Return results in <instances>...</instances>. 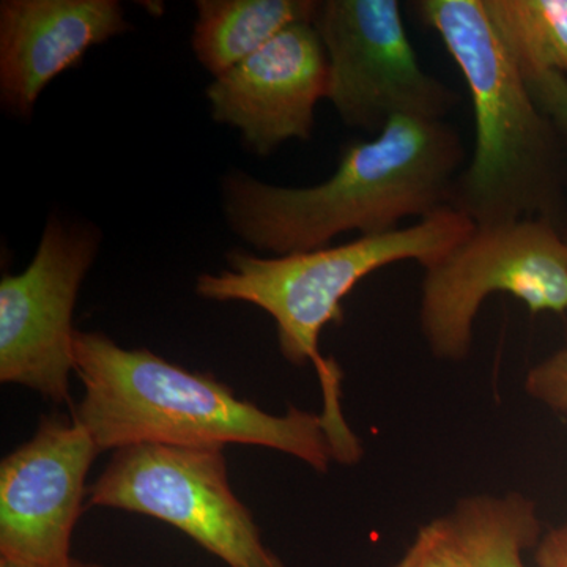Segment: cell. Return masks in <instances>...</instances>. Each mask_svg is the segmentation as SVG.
Listing matches in <instances>:
<instances>
[{"instance_id":"obj_18","label":"cell","mask_w":567,"mask_h":567,"mask_svg":"<svg viewBox=\"0 0 567 567\" xmlns=\"http://www.w3.org/2000/svg\"><path fill=\"white\" fill-rule=\"evenodd\" d=\"M539 567H567V525L548 533L536 551Z\"/></svg>"},{"instance_id":"obj_1","label":"cell","mask_w":567,"mask_h":567,"mask_svg":"<svg viewBox=\"0 0 567 567\" xmlns=\"http://www.w3.org/2000/svg\"><path fill=\"white\" fill-rule=\"evenodd\" d=\"M465 156L461 134L445 121L395 117L374 140L347 147L319 185L284 188L240 171L226 175L223 212L259 251H315L341 234H385L451 207Z\"/></svg>"},{"instance_id":"obj_2","label":"cell","mask_w":567,"mask_h":567,"mask_svg":"<svg viewBox=\"0 0 567 567\" xmlns=\"http://www.w3.org/2000/svg\"><path fill=\"white\" fill-rule=\"evenodd\" d=\"M74 374L84 394L74 420L102 451L132 445H248L279 451L327 473L333 445L320 413L271 415L212 374L147 349H125L100 331H78Z\"/></svg>"},{"instance_id":"obj_16","label":"cell","mask_w":567,"mask_h":567,"mask_svg":"<svg viewBox=\"0 0 567 567\" xmlns=\"http://www.w3.org/2000/svg\"><path fill=\"white\" fill-rule=\"evenodd\" d=\"M525 390L551 409L567 412V349L532 369L525 380Z\"/></svg>"},{"instance_id":"obj_5","label":"cell","mask_w":567,"mask_h":567,"mask_svg":"<svg viewBox=\"0 0 567 567\" xmlns=\"http://www.w3.org/2000/svg\"><path fill=\"white\" fill-rule=\"evenodd\" d=\"M87 506L166 522L227 567H286L230 487L224 446L144 443L112 451L89 487Z\"/></svg>"},{"instance_id":"obj_3","label":"cell","mask_w":567,"mask_h":567,"mask_svg":"<svg viewBox=\"0 0 567 567\" xmlns=\"http://www.w3.org/2000/svg\"><path fill=\"white\" fill-rule=\"evenodd\" d=\"M473 229L475 223L468 216L445 207L412 226L360 235L349 244L315 251L270 259L233 251L227 256V270L197 278L196 293L205 300L245 301L274 317L282 357L295 365H315L323 393L320 416L334 462L352 465L360 461L363 447L342 413L341 369L320 352L323 328L342 322V300L365 276L405 260L429 267L466 240Z\"/></svg>"},{"instance_id":"obj_11","label":"cell","mask_w":567,"mask_h":567,"mask_svg":"<svg viewBox=\"0 0 567 567\" xmlns=\"http://www.w3.org/2000/svg\"><path fill=\"white\" fill-rule=\"evenodd\" d=\"M117 0H2L0 102L18 118L32 117L41 92L93 47L128 31Z\"/></svg>"},{"instance_id":"obj_17","label":"cell","mask_w":567,"mask_h":567,"mask_svg":"<svg viewBox=\"0 0 567 567\" xmlns=\"http://www.w3.org/2000/svg\"><path fill=\"white\" fill-rule=\"evenodd\" d=\"M539 110L567 137V80L551 71L524 74Z\"/></svg>"},{"instance_id":"obj_12","label":"cell","mask_w":567,"mask_h":567,"mask_svg":"<svg viewBox=\"0 0 567 567\" xmlns=\"http://www.w3.org/2000/svg\"><path fill=\"white\" fill-rule=\"evenodd\" d=\"M317 7L319 0H197L194 54L221 76L289 25L315 21Z\"/></svg>"},{"instance_id":"obj_10","label":"cell","mask_w":567,"mask_h":567,"mask_svg":"<svg viewBox=\"0 0 567 567\" xmlns=\"http://www.w3.org/2000/svg\"><path fill=\"white\" fill-rule=\"evenodd\" d=\"M330 65L312 22L284 29L262 50L208 85L212 117L234 126L257 156L290 140L309 141L317 103L327 99Z\"/></svg>"},{"instance_id":"obj_15","label":"cell","mask_w":567,"mask_h":567,"mask_svg":"<svg viewBox=\"0 0 567 567\" xmlns=\"http://www.w3.org/2000/svg\"><path fill=\"white\" fill-rule=\"evenodd\" d=\"M395 567H475L450 518L424 525Z\"/></svg>"},{"instance_id":"obj_20","label":"cell","mask_w":567,"mask_h":567,"mask_svg":"<svg viewBox=\"0 0 567 567\" xmlns=\"http://www.w3.org/2000/svg\"><path fill=\"white\" fill-rule=\"evenodd\" d=\"M566 244H567V238H566Z\"/></svg>"},{"instance_id":"obj_13","label":"cell","mask_w":567,"mask_h":567,"mask_svg":"<svg viewBox=\"0 0 567 567\" xmlns=\"http://www.w3.org/2000/svg\"><path fill=\"white\" fill-rule=\"evenodd\" d=\"M447 518L475 567H525L539 536L535 505L516 494L462 499Z\"/></svg>"},{"instance_id":"obj_9","label":"cell","mask_w":567,"mask_h":567,"mask_svg":"<svg viewBox=\"0 0 567 567\" xmlns=\"http://www.w3.org/2000/svg\"><path fill=\"white\" fill-rule=\"evenodd\" d=\"M100 453L74 416L41 417L32 439L0 464V559L48 567L73 558L85 481Z\"/></svg>"},{"instance_id":"obj_19","label":"cell","mask_w":567,"mask_h":567,"mask_svg":"<svg viewBox=\"0 0 567 567\" xmlns=\"http://www.w3.org/2000/svg\"><path fill=\"white\" fill-rule=\"evenodd\" d=\"M0 567H44V566H28V565H18V563L3 561L0 559ZM48 567H104L100 565V563L95 561H82V559L71 558L69 563L61 566H48Z\"/></svg>"},{"instance_id":"obj_6","label":"cell","mask_w":567,"mask_h":567,"mask_svg":"<svg viewBox=\"0 0 567 567\" xmlns=\"http://www.w3.org/2000/svg\"><path fill=\"white\" fill-rule=\"evenodd\" d=\"M424 270L421 330L442 360L468 354L477 312L491 295H513L532 312L567 311L566 238L547 219L475 226Z\"/></svg>"},{"instance_id":"obj_7","label":"cell","mask_w":567,"mask_h":567,"mask_svg":"<svg viewBox=\"0 0 567 567\" xmlns=\"http://www.w3.org/2000/svg\"><path fill=\"white\" fill-rule=\"evenodd\" d=\"M330 65L327 100L352 128L395 117L443 121L458 93L423 70L398 0H319L312 21Z\"/></svg>"},{"instance_id":"obj_4","label":"cell","mask_w":567,"mask_h":567,"mask_svg":"<svg viewBox=\"0 0 567 567\" xmlns=\"http://www.w3.org/2000/svg\"><path fill=\"white\" fill-rule=\"evenodd\" d=\"M415 6L457 63L475 114V148L458 175L451 207L475 226L550 221L551 121L496 37L483 0H421Z\"/></svg>"},{"instance_id":"obj_14","label":"cell","mask_w":567,"mask_h":567,"mask_svg":"<svg viewBox=\"0 0 567 567\" xmlns=\"http://www.w3.org/2000/svg\"><path fill=\"white\" fill-rule=\"evenodd\" d=\"M488 21L524 74L567 80V0H483Z\"/></svg>"},{"instance_id":"obj_8","label":"cell","mask_w":567,"mask_h":567,"mask_svg":"<svg viewBox=\"0 0 567 567\" xmlns=\"http://www.w3.org/2000/svg\"><path fill=\"white\" fill-rule=\"evenodd\" d=\"M102 234L93 224L51 216L32 262L0 281V382L70 402L73 311Z\"/></svg>"}]
</instances>
